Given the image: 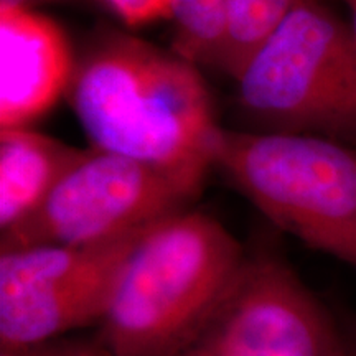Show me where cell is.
<instances>
[{
  "instance_id": "cell-1",
  "label": "cell",
  "mask_w": 356,
  "mask_h": 356,
  "mask_svg": "<svg viewBox=\"0 0 356 356\" xmlns=\"http://www.w3.org/2000/svg\"><path fill=\"white\" fill-rule=\"evenodd\" d=\"M91 147L203 178L215 165L213 101L193 63L127 35H109L74 65L68 86Z\"/></svg>"
},
{
  "instance_id": "cell-2",
  "label": "cell",
  "mask_w": 356,
  "mask_h": 356,
  "mask_svg": "<svg viewBox=\"0 0 356 356\" xmlns=\"http://www.w3.org/2000/svg\"><path fill=\"white\" fill-rule=\"evenodd\" d=\"M246 249L220 221L184 210L142 234L97 325L113 356H173L193 340Z\"/></svg>"
},
{
  "instance_id": "cell-3",
  "label": "cell",
  "mask_w": 356,
  "mask_h": 356,
  "mask_svg": "<svg viewBox=\"0 0 356 356\" xmlns=\"http://www.w3.org/2000/svg\"><path fill=\"white\" fill-rule=\"evenodd\" d=\"M215 165L277 228L356 269V150L309 134L222 129Z\"/></svg>"
},
{
  "instance_id": "cell-4",
  "label": "cell",
  "mask_w": 356,
  "mask_h": 356,
  "mask_svg": "<svg viewBox=\"0 0 356 356\" xmlns=\"http://www.w3.org/2000/svg\"><path fill=\"white\" fill-rule=\"evenodd\" d=\"M236 81L266 132L356 142V37L325 0H299Z\"/></svg>"
},
{
  "instance_id": "cell-5",
  "label": "cell",
  "mask_w": 356,
  "mask_h": 356,
  "mask_svg": "<svg viewBox=\"0 0 356 356\" xmlns=\"http://www.w3.org/2000/svg\"><path fill=\"white\" fill-rule=\"evenodd\" d=\"M202 185L203 178L91 147L37 211L2 233L0 249L111 241L188 210Z\"/></svg>"
},
{
  "instance_id": "cell-6",
  "label": "cell",
  "mask_w": 356,
  "mask_h": 356,
  "mask_svg": "<svg viewBox=\"0 0 356 356\" xmlns=\"http://www.w3.org/2000/svg\"><path fill=\"white\" fill-rule=\"evenodd\" d=\"M149 228L84 246L2 249L0 350L44 343L79 328L97 327L129 254Z\"/></svg>"
},
{
  "instance_id": "cell-7",
  "label": "cell",
  "mask_w": 356,
  "mask_h": 356,
  "mask_svg": "<svg viewBox=\"0 0 356 356\" xmlns=\"http://www.w3.org/2000/svg\"><path fill=\"white\" fill-rule=\"evenodd\" d=\"M178 353L353 356L350 341L322 302L270 249L246 251L202 328Z\"/></svg>"
},
{
  "instance_id": "cell-8",
  "label": "cell",
  "mask_w": 356,
  "mask_h": 356,
  "mask_svg": "<svg viewBox=\"0 0 356 356\" xmlns=\"http://www.w3.org/2000/svg\"><path fill=\"white\" fill-rule=\"evenodd\" d=\"M74 63L55 22L29 8H0V127H26L68 91Z\"/></svg>"
},
{
  "instance_id": "cell-9",
  "label": "cell",
  "mask_w": 356,
  "mask_h": 356,
  "mask_svg": "<svg viewBox=\"0 0 356 356\" xmlns=\"http://www.w3.org/2000/svg\"><path fill=\"white\" fill-rule=\"evenodd\" d=\"M84 152L32 129H0V231L37 211Z\"/></svg>"
},
{
  "instance_id": "cell-10",
  "label": "cell",
  "mask_w": 356,
  "mask_h": 356,
  "mask_svg": "<svg viewBox=\"0 0 356 356\" xmlns=\"http://www.w3.org/2000/svg\"><path fill=\"white\" fill-rule=\"evenodd\" d=\"M299 0H226L225 38L218 66L238 79Z\"/></svg>"
},
{
  "instance_id": "cell-11",
  "label": "cell",
  "mask_w": 356,
  "mask_h": 356,
  "mask_svg": "<svg viewBox=\"0 0 356 356\" xmlns=\"http://www.w3.org/2000/svg\"><path fill=\"white\" fill-rule=\"evenodd\" d=\"M173 50L190 63L218 65L226 25V0H172Z\"/></svg>"
},
{
  "instance_id": "cell-12",
  "label": "cell",
  "mask_w": 356,
  "mask_h": 356,
  "mask_svg": "<svg viewBox=\"0 0 356 356\" xmlns=\"http://www.w3.org/2000/svg\"><path fill=\"white\" fill-rule=\"evenodd\" d=\"M0 356H113L109 350L97 340L91 338H56L44 343L22 346L13 350H0Z\"/></svg>"
},
{
  "instance_id": "cell-13",
  "label": "cell",
  "mask_w": 356,
  "mask_h": 356,
  "mask_svg": "<svg viewBox=\"0 0 356 356\" xmlns=\"http://www.w3.org/2000/svg\"><path fill=\"white\" fill-rule=\"evenodd\" d=\"M129 25H144L159 19H170L172 0H106Z\"/></svg>"
},
{
  "instance_id": "cell-14",
  "label": "cell",
  "mask_w": 356,
  "mask_h": 356,
  "mask_svg": "<svg viewBox=\"0 0 356 356\" xmlns=\"http://www.w3.org/2000/svg\"><path fill=\"white\" fill-rule=\"evenodd\" d=\"M341 2L345 3V7L348 8L350 12V25H351V30H353L355 37H356V0H341Z\"/></svg>"
},
{
  "instance_id": "cell-15",
  "label": "cell",
  "mask_w": 356,
  "mask_h": 356,
  "mask_svg": "<svg viewBox=\"0 0 356 356\" xmlns=\"http://www.w3.org/2000/svg\"><path fill=\"white\" fill-rule=\"evenodd\" d=\"M29 0H0V8H26Z\"/></svg>"
},
{
  "instance_id": "cell-16",
  "label": "cell",
  "mask_w": 356,
  "mask_h": 356,
  "mask_svg": "<svg viewBox=\"0 0 356 356\" xmlns=\"http://www.w3.org/2000/svg\"><path fill=\"white\" fill-rule=\"evenodd\" d=\"M350 345H351V351H353V356H356V338L355 341H350Z\"/></svg>"
},
{
  "instance_id": "cell-17",
  "label": "cell",
  "mask_w": 356,
  "mask_h": 356,
  "mask_svg": "<svg viewBox=\"0 0 356 356\" xmlns=\"http://www.w3.org/2000/svg\"><path fill=\"white\" fill-rule=\"evenodd\" d=\"M175 356H188V355H185V353H178V355H175Z\"/></svg>"
}]
</instances>
